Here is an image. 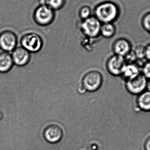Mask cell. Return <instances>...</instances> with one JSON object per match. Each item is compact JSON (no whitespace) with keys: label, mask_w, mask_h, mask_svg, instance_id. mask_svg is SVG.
Segmentation results:
<instances>
[{"label":"cell","mask_w":150,"mask_h":150,"mask_svg":"<svg viewBox=\"0 0 150 150\" xmlns=\"http://www.w3.org/2000/svg\"><path fill=\"white\" fill-rule=\"evenodd\" d=\"M14 64L19 67L28 64L31 59V53L21 46H17L12 52Z\"/></svg>","instance_id":"obj_10"},{"label":"cell","mask_w":150,"mask_h":150,"mask_svg":"<svg viewBox=\"0 0 150 150\" xmlns=\"http://www.w3.org/2000/svg\"><path fill=\"white\" fill-rule=\"evenodd\" d=\"M136 105L139 110L144 112H150V91L146 90L138 95L136 100Z\"/></svg>","instance_id":"obj_12"},{"label":"cell","mask_w":150,"mask_h":150,"mask_svg":"<svg viewBox=\"0 0 150 150\" xmlns=\"http://www.w3.org/2000/svg\"><path fill=\"white\" fill-rule=\"evenodd\" d=\"M116 28L113 23H103L100 29V34L103 37L110 38L115 35Z\"/></svg>","instance_id":"obj_15"},{"label":"cell","mask_w":150,"mask_h":150,"mask_svg":"<svg viewBox=\"0 0 150 150\" xmlns=\"http://www.w3.org/2000/svg\"><path fill=\"white\" fill-rule=\"evenodd\" d=\"M145 59L150 61V43L145 47Z\"/></svg>","instance_id":"obj_21"},{"label":"cell","mask_w":150,"mask_h":150,"mask_svg":"<svg viewBox=\"0 0 150 150\" xmlns=\"http://www.w3.org/2000/svg\"><path fill=\"white\" fill-rule=\"evenodd\" d=\"M142 24L144 28L147 32H150V13L144 16L142 19Z\"/></svg>","instance_id":"obj_19"},{"label":"cell","mask_w":150,"mask_h":150,"mask_svg":"<svg viewBox=\"0 0 150 150\" xmlns=\"http://www.w3.org/2000/svg\"><path fill=\"white\" fill-rule=\"evenodd\" d=\"M146 90L150 92V79L148 80L147 81Z\"/></svg>","instance_id":"obj_23"},{"label":"cell","mask_w":150,"mask_h":150,"mask_svg":"<svg viewBox=\"0 0 150 150\" xmlns=\"http://www.w3.org/2000/svg\"><path fill=\"white\" fill-rule=\"evenodd\" d=\"M55 19V12L45 5L40 4L33 13V19L37 25L46 27L51 24Z\"/></svg>","instance_id":"obj_3"},{"label":"cell","mask_w":150,"mask_h":150,"mask_svg":"<svg viewBox=\"0 0 150 150\" xmlns=\"http://www.w3.org/2000/svg\"><path fill=\"white\" fill-rule=\"evenodd\" d=\"M113 49L115 55L125 57L131 51V45L128 40L125 38H120L115 42Z\"/></svg>","instance_id":"obj_11"},{"label":"cell","mask_w":150,"mask_h":150,"mask_svg":"<svg viewBox=\"0 0 150 150\" xmlns=\"http://www.w3.org/2000/svg\"><path fill=\"white\" fill-rule=\"evenodd\" d=\"M102 23L95 16L81 21L80 29L82 34L88 38L94 39L100 34Z\"/></svg>","instance_id":"obj_5"},{"label":"cell","mask_w":150,"mask_h":150,"mask_svg":"<svg viewBox=\"0 0 150 150\" xmlns=\"http://www.w3.org/2000/svg\"><path fill=\"white\" fill-rule=\"evenodd\" d=\"M140 74L141 71L138 65L134 63H127L124 68L121 77L126 81L135 78Z\"/></svg>","instance_id":"obj_13"},{"label":"cell","mask_w":150,"mask_h":150,"mask_svg":"<svg viewBox=\"0 0 150 150\" xmlns=\"http://www.w3.org/2000/svg\"><path fill=\"white\" fill-rule=\"evenodd\" d=\"M91 8L88 6L81 7L79 11V16L81 21H84L92 16Z\"/></svg>","instance_id":"obj_17"},{"label":"cell","mask_w":150,"mask_h":150,"mask_svg":"<svg viewBox=\"0 0 150 150\" xmlns=\"http://www.w3.org/2000/svg\"><path fill=\"white\" fill-rule=\"evenodd\" d=\"M18 39L15 33L6 30L0 33V50L5 52H12L17 47Z\"/></svg>","instance_id":"obj_6"},{"label":"cell","mask_w":150,"mask_h":150,"mask_svg":"<svg viewBox=\"0 0 150 150\" xmlns=\"http://www.w3.org/2000/svg\"><path fill=\"white\" fill-rule=\"evenodd\" d=\"M148 79L140 74L131 79L125 81V89L129 93L138 96L146 90Z\"/></svg>","instance_id":"obj_7"},{"label":"cell","mask_w":150,"mask_h":150,"mask_svg":"<svg viewBox=\"0 0 150 150\" xmlns=\"http://www.w3.org/2000/svg\"><path fill=\"white\" fill-rule=\"evenodd\" d=\"M103 80V77L100 72L97 71H91L83 76L81 85L86 91L94 92L100 88Z\"/></svg>","instance_id":"obj_4"},{"label":"cell","mask_w":150,"mask_h":150,"mask_svg":"<svg viewBox=\"0 0 150 150\" xmlns=\"http://www.w3.org/2000/svg\"><path fill=\"white\" fill-rule=\"evenodd\" d=\"M63 129L59 125L52 124L48 125L43 132L44 138L50 143L56 144L60 141L63 137Z\"/></svg>","instance_id":"obj_9"},{"label":"cell","mask_w":150,"mask_h":150,"mask_svg":"<svg viewBox=\"0 0 150 150\" xmlns=\"http://www.w3.org/2000/svg\"><path fill=\"white\" fill-rule=\"evenodd\" d=\"M126 64L125 57L115 54L107 60L106 68L109 73L111 75L116 77H121Z\"/></svg>","instance_id":"obj_8"},{"label":"cell","mask_w":150,"mask_h":150,"mask_svg":"<svg viewBox=\"0 0 150 150\" xmlns=\"http://www.w3.org/2000/svg\"><path fill=\"white\" fill-rule=\"evenodd\" d=\"M144 150H150V136L146 139L144 144Z\"/></svg>","instance_id":"obj_22"},{"label":"cell","mask_w":150,"mask_h":150,"mask_svg":"<svg viewBox=\"0 0 150 150\" xmlns=\"http://www.w3.org/2000/svg\"><path fill=\"white\" fill-rule=\"evenodd\" d=\"M133 51L137 57V60H142L145 59V47L140 45L137 47Z\"/></svg>","instance_id":"obj_18"},{"label":"cell","mask_w":150,"mask_h":150,"mask_svg":"<svg viewBox=\"0 0 150 150\" xmlns=\"http://www.w3.org/2000/svg\"><path fill=\"white\" fill-rule=\"evenodd\" d=\"M65 4L66 0H41L40 3L46 5L55 12L63 8Z\"/></svg>","instance_id":"obj_16"},{"label":"cell","mask_w":150,"mask_h":150,"mask_svg":"<svg viewBox=\"0 0 150 150\" xmlns=\"http://www.w3.org/2000/svg\"><path fill=\"white\" fill-rule=\"evenodd\" d=\"M118 14L117 6L110 1L99 4L94 10V16L103 23H112L117 18Z\"/></svg>","instance_id":"obj_1"},{"label":"cell","mask_w":150,"mask_h":150,"mask_svg":"<svg viewBox=\"0 0 150 150\" xmlns=\"http://www.w3.org/2000/svg\"><path fill=\"white\" fill-rule=\"evenodd\" d=\"M2 113L1 112H0V120L2 118Z\"/></svg>","instance_id":"obj_24"},{"label":"cell","mask_w":150,"mask_h":150,"mask_svg":"<svg viewBox=\"0 0 150 150\" xmlns=\"http://www.w3.org/2000/svg\"><path fill=\"white\" fill-rule=\"evenodd\" d=\"M21 46L30 53L39 52L43 47V40L42 37L34 32L28 33L23 35L20 40Z\"/></svg>","instance_id":"obj_2"},{"label":"cell","mask_w":150,"mask_h":150,"mask_svg":"<svg viewBox=\"0 0 150 150\" xmlns=\"http://www.w3.org/2000/svg\"><path fill=\"white\" fill-rule=\"evenodd\" d=\"M14 64L11 53L2 51L0 52V73L8 72L12 69Z\"/></svg>","instance_id":"obj_14"},{"label":"cell","mask_w":150,"mask_h":150,"mask_svg":"<svg viewBox=\"0 0 150 150\" xmlns=\"http://www.w3.org/2000/svg\"><path fill=\"white\" fill-rule=\"evenodd\" d=\"M141 74L147 79H150V61H147L143 65Z\"/></svg>","instance_id":"obj_20"}]
</instances>
